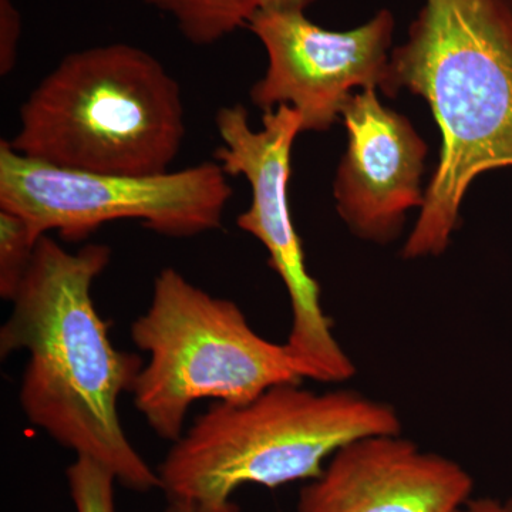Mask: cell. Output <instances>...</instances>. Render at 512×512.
Wrapping results in <instances>:
<instances>
[{
  "mask_svg": "<svg viewBox=\"0 0 512 512\" xmlns=\"http://www.w3.org/2000/svg\"><path fill=\"white\" fill-rule=\"evenodd\" d=\"M107 245L77 252L43 235L0 329V355L28 353L19 402L30 423L77 457L106 467L128 490L161 488L121 426V394L133 393L140 357L114 348L92 298L110 264Z\"/></svg>",
  "mask_w": 512,
  "mask_h": 512,
  "instance_id": "cell-1",
  "label": "cell"
},
{
  "mask_svg": "<svg viewBox=\"0 0 512 512\" xmlns=\"http://www.w3.org/2000/svg\"><path fill=\"white\" fill-rule=\"evenodd\" d=\"M430 107L439 164L404 259L446 252L470 185L512 167V0H424L403 45L390 55L382 92Z\"/></svg>",
  "mask_w": 512,
  "mask_h": 512,
  "instance_id": "cell-2",
  "label": "cell"
},
{
  "mask_svg": "<svg viewBox=\"0 0 512 512\" xmlns=\"http://www.w3.org/2000/svg\"><path fill=\"white\" fill-rule=\"evenodd\" d=\"M20 156L96 174L171 171L183 148L180 83L156 56L128 43L64 56L19 111Z\"/></svg>",
  "mask_w": 512,
  "mask_h": 512,
  "instance_id": "cell-3",
  "label": "cell"
},
{
  "mask_svg": "<svg viewBox=\"0 0 512 512\" xmlns=\"http://www.w3.org/2000/svg\"><path fill=\"white\" fill-rule=\"evenodd\" d=\"M402 433L394 407L353 390L312 392L279 384L244 404H212L158 468L168 500L201 512H239L232 495L313 480L339 448L360 437Z\"/></svg>",
  "mask_w": 512,
  "mask_h": 512,
  "instance_id": "cell-4",
  "label": "cell"
},
{
  "mask_svg": "<svg viewBox=\"0 0 512 512\" xmlns=\"http://www.w3.org/2000/svg\"><path fill=\"white\" fill-rule=\"evenodd\" d=\"M131 338L148 355L134 403L157 436L174 443L198 400L244 404L303 380L285 343L262 338L237 303L202 291L173 268L157 275Z\"/></svg>",
  "mask_w": 512,
  "mask_h": 512,
  "instance_id": "cell-5",
  "label": "cell"
},
{
  "mask_svg": "<svg viewBox=\"0 0 512 512\" xmlns=\"http://www.w3.org/2000/svg\"><path fill=\"white\" fill-rule=\"evenodd\" d=\"M232 194L217 161L163 174H96L40 163L20 156L8 140L0 143V210L22 217L36 241L50 231L82 241L120 220L191 238L221 228Z\"/></svg>",
  "mask_w": 512,
  "mask_h": 512,
  "instance_id": "cell-6",
  "label": "cell"
},
{
  "mask_svg": "<svg viewBox=\"0 0 512 512\" xmlns=\"http://www.w3.org/2000/svg\"><path fill=\"white\" fill-rule=\"evenodd\" d=\"M215 127L221 140L215 161L228 177L242 175L251 185V205L239 214L238 227L264 245L269 266L288 292L292 323L286 348L303 379L348 382L355 363L323 312L319 284L309 274L289 204L293 144L303 133L301 114L289 106L276 107L262 116L261 130H254L247 109L235 104L218 110Z\"/></svg>",
  "mask_w": 512,
  "mask_h": 512,
  "instance_id": "cell-7",
  "label": "cell"
},
{
  "mask_svg": "<svg viewBox=\"0 0 512 512\" xmlns=\"http://www.w3.org/2000/svg\"><path fill=\"white\" fill-rule=\"evenodd\" d=\"M266 52V70L251 101L264 113L289 106L303 133L326 131L355 90L383 89L396 20L382 9L355 29L320 28L302 10H266L247 26Z\"/></svg>",
  "mask_w": 512,
  "mask_h": 512,
  "instance_id": "cell-8",
  "label": "cell"
},
{
  "mask_svg": "<svg viewBox=\"0 0 512 512\" xmlns=\"http://www.w3.org/2000/svg\"><path fill=\"white\" fill-rule=\"evenodd\" d=\"M340 119L348 146L333 183L336 210L357 238L389 244L402 234L406 215L423 207L429 147L412 121L384 106L377 89L353 94Z\"/></svg>",
  "mask_w": 512,
  "mask_h": 512,
  "instance_id": "cell-9",
  "label": "cell"
},
{
  "mask_svg": "<svg viewBox=\"0 0 512 512\" xmlns=\"http://www.w3.org/2000/svg\"><path fill=\"white\" fill-rule=\"evenodd\" d=\"M473 488L457 461L402 433L376 434L339 448L302 488L298 512H456Z\"/></svg>",
  "mask_w": 512,
  "mask_h": 512,
  "instance_id": "cell-10",
  "label": "cell"
},
{
  "mask_svg": "<svg viewBox=\"0 0 512 512\" xmlns=\"http://www.w3.org/2000/svg\"><path fill=\"white\" fill-rule=\"evenodd\" d=\"M174 20L181 35L194 46H211L247 28L266 10H302L318 0H140Z\"/></svg>",
  "mask_w": 512,
  "mask_h": 512,
  "instance_id": "cell-11",
  "label": "cell"
},
{
  "mask_svg": "<svg viewBox=\"0 0 512 512\" xmlns=\"http://www.w3.org/2000/svg\"><path fill=\"white\" fill-rule=\"evenodd\" d=\"M37 242L15 212L0 210V296L12 302L35 255Z\"/></svg>",
  "mask_w": 512,
  "mask_h": 512,
  "instance_id": "cell-12",
  "label": "cell"
},
{
  "mask_svg": "<svg viewBox=\"0 0 512 512\" xmlns=\"http://www.w3.org/2000/svg\"><path fill=\"white\" fill-rule=\"evenodd\" d=\"M70 495L77 512H116L114 483L117 478L89 457H77L67 468Z\"/></svg>",
  "mask_w": 512,
  "mask_h": 512,
  "instance_id": "cell-13",
  "label": "cell"
},
{
  "mask_svg": "<svg viewBox=\"0 0 512 512\" xmlns=\"http://www.w3.org/2000/svg\"><path fill=\"white\" fill-rule=\"evenodd\" d=\"M22 18L13 0H0V76L13 72L18 63Z\"/></svg>",
  "mask_w": 512,
  "mask_h": 512,
  "instance_id": "cell-14",
  "label": "cell"
},
{
  "mask_svg": "<svg viewBox=\"0 0 512 512\" xmlns=\"http://www.w3.org/2000/svg\"><path fill=\"white\" fill-rule=\"evenodd\" d=\"M456 512H512V500L495 498H470Z\"/></svg>",
  "mask_w": 512,
  "mask_h": 512,
  "instance_id": "cell-15",
  "label": "cell"
},
{
  "mask_svg": "<svg viewBox=\"0 0 512 512\" xmlns=\"http://www.w3.org/2000/svg\"><path fill=\"white\" fill-rule=\"evenodd\" d=\"M164 512H201L197 505L184 500H168V507Z\"/></svg>",
  "mask_w": 512,
  "mask_h": 512,
  "instance_id": "cell-16",
  "label": "cell"
}]
</instances>
